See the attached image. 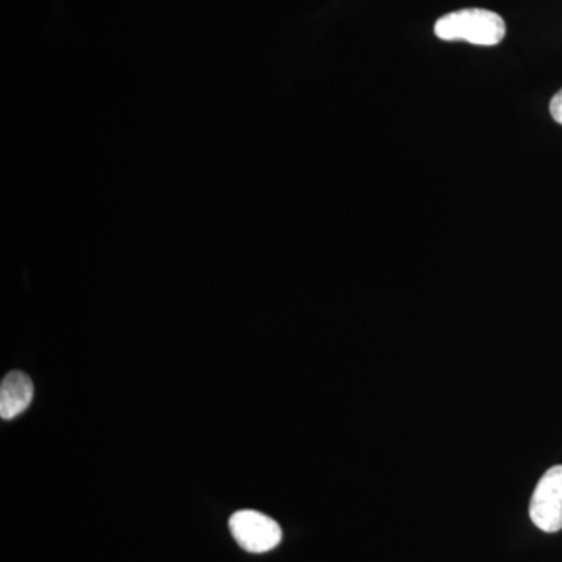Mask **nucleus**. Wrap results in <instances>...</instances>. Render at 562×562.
<instances>
[{
	"mask_svg": "<svg viewBox=\"0 0 562 562\" xmlns=\"http://www.w3.org/2000/svg\"><path fill=\"white\" fill-rule=\"evenodd\" d=\"M530 517L539 530H562V465H554L543 473L532 492Z\"/></svg>",
	"mask_w": 562,
	"mask_h": 562,
	"instance_id": "obj_3",
	"label": "nucleus"
},
{
	"mask_svg": "<svg viewBox=\"0 0 562 562\" xmlns=\"http://www.w3.org/2000/svg\"><path fill=\"white\" fill-rule=\"evenodd\" d=\"M435 33L443 41H468L476 46H497L506 35L501 14L482 9L453 11L438 20Z\"/></svg>",
	"mask_w": 562,
	"mask_h": 562,
	"instance_id": "obj_1",
	"label": "nucleus"
},
{
	"mask_svg": "<svg viewBox=\"0 0 562 562\" xmlns=\"http://www.w3.org/2000/svg\"><path fill=\"white\" fill-rule=\"evenodd\" d=\"M33 383L24 372L14 371L3 376L0 384V417L11 420L31 406Z\"/></svg>",
	"mask_w": 562,
	"mask_h": 562,
	"instance_id": "obj_4",
	"label": "nucleus"
},
{
	"mask_svg": "<svg viewBox=\"0 0 562 562\" xmlns=\"http://www.w3.org/2000/svg\"><path fill=\"white\" fill-rule=\"evenodd\" d=\"M550 113H552L553 120L562 125V90L553 95L552 102H550Z\"/></svg>",
	"mask_w": 562,
	"mask_h": 562,
	"instance_id": "obj_5",
	"label": "nucleus"
},
{
	"mask_svg": "<svg viewBox=\"0 0 562 562\" xmlns=\"http://www.w3.org/2000/svg\"><path fill=\"white\" fill-rule=\"evenodd\" d=\"M228 527L238 546L249 553L271 552L283 538V531L276 520L254 509L233 514Z\"/></svg>",
	"mask_w": 562,
	"mask_h": 562,
	"instance_id": "obj_2",
	"label": "nucleus"
}]
</instances>
